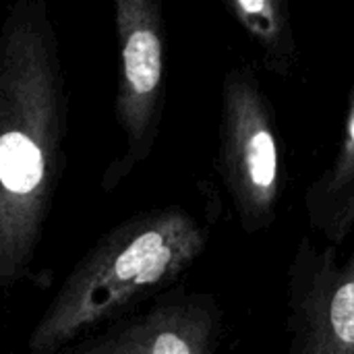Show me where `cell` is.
Wrapping results in <instances>:
<instances>
[{"instance_id":"cell-1","label":"cell","mask_w":354,"mask_h":354,"mask_svg":"<svg viewBox=\"0 0 354 354\" xmlns=\"http://www.w3.org/2000/svg\"><path fill=\"white\" fill-rule=\"evenodd\" d=\"M62 139V87L46 17L21 6L0 31V284L25 270Z\"/></svg>"},{"instance_id":"cell-2","label":"cell","mask_w":354,"mask_h":354,"mask_svg":"<svg viewBox=\"0 0 354 354\" xmlns=\"http://www.w3.org/2000/svg\"><path fill=\"white\" fill-rule=\"evenodd\" d=\"M207 230L183 207L143 214L112 230L64 282L29 340L52 354L75 336L174 282L207 247Z\"/></svg>"},{"instance_id":"cell-3","label":"cell","mask_w":354,"mask_h":354,"mask_svg":"<svg viewBox=\"0 0 354 354\" xmlns=\"http://www.w3.org/2000/svg\"><path fill=\"white\" fill-rule=\"evenodd\" d=\"M218 172L247 234L272 228L284 185L282 145L274 104L249 66L224 77Z\"/></svg>"},{"instance_id":"cell-4","label":"cell","mask_w":354,"mask_h":354,"mask_svg":"<svg viewBox=\"0 0 354 354\" xmlns=\"http://www.w3.org/2000/svg\"><path fill=\"white\" fill-rule=\"evenodd\" d=\"M286 354H354V247L301 234L286 270Z\"/></svg>"},{"instance_id":"cell-5","label":"cell","mask_w":354,"mask_h":354,"mask_svg":"<svg viewBox=\"0 0 354 354\" xmlns=\"http://www.w3.org/2000/svg\"><path fill=\"white\" fill-rule=\"evenodd\" d=\"M120 85L116 114L131 153L145 151L153 135L164 85V37L160 6L151 0H118Z\"/></svg>"},{"instance_id":"cell-6","label":"cell","mask_w":354,"mask_h":354,"mask_svg":"<svg viewBox=\"0 0 354 354\" xmlns=\"http://www.w3.org/2000/svg\"><path fill=\"white\" fill-rule=\"evenodd\" d=\"M222 313L207 295H185L97 344L89 354H216Z\"/></svg>"},{"instance_id":"cell-7","label":"cell","mask_w":354,"mask_h":354,"mask_svg":"<svg viewBox=\"0 0 354 354\" xmlns=\"http://www.w3.org/2000/svg\"><path fill=\"white\" fill-rule=\"evenodd\" d=\"M309 230L326 245L342 249L354 230V81L342 127V139L330 166L305 193Z\"/></svg>"},{"instance_id":"cell-8","label":"cell","mask_w":354,"mask_h":354,"mask_svg":"<svg viewBox=\"0 0 354 354\" xmlns=\"http://www.w3.org/2000/svg\"><path fill=\"white\" fill-rule=\"evenodd\" d=\"M226 10L255 44L263 68L288 79L299 62L290 4L284 0H232L226 2Z\"/></svg>"}]
</instances>
